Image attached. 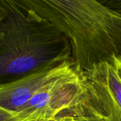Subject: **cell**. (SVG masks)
Segmentation results:
<instances>
[{
  "instance_id": "1",
  "label": "cell",
  "mask_w": 121,
  "mask_h": 121,
  "mask_svg": "<svg viewBox=\"0 0 121 121\" xmlns=\"http://www.w3.org/2000/svg\"><path fill=\"white\" fill-rule=\"evenodd\" d=\"M47 20L69 40L80 72L121 62V0H16Z\"/></svg>"
},
{
  "instance_id": "2",
  "label": "cell",
  "mask_w": 121,
  "mask_h": 121,
  "mask_svg": "<svg viewBox=\"0 0 121 121\" xmlns=\"http://www.w3.org/2000/svg\"><path fill=\"white\" fill-rule=\"evenodd\" d=\"M0 21V87L69 59L68 38L16 0H4Z\"/></svg>"
},
{
  "instance_id": "3",
  "label": "cell",
  "mask_w": 121,
  "mask_h": 121,
  "mask_svg": "<svg viewBox=\"0 0 121 121\" xmlns=\"http://www.w3.org/2000/svg\"><path fill=\"white\" fill-rule=\"evenodd\" d=\"M89 92L104 121H121V74L119 60L103 62L82 72Z\"/></svg>"
},
{
  "instance_id": "4",
  "label": "cell",
  "mask_w": 121,
  "mask_h": 121,
  "mask_svg": "<svg viewBox=\"0 0 121 121\" xmlns=\"http://www.w3.org/2000/svg\"><path fill=\"white\" fill-rule=\"evenodd\" d=\"M68 60L0 87V109L15 116L45 84L62 71Z\"/></svg>"
},
{
  "instance_id": "5",
  "label": "cell",
  "mask_w": 121,
  "mask_h": 121,
  "mask_svg": "<svg viewBox=\"0 0 121 121\" xmlns=\"http://www.w3.org/2000/svg\"><path fill=\"white\" fill-rule=\"evenodd\" d=\"M0 121H17L14 116L0 109Z\"/></svg>"
},
{
  "instance_id": "6",
  "label": "cell",
  "mask_w": 121,
  "mask_h": 121,
  "mask_svg": "<svg viewBox=\"0 0 121 121\" xmlns=\"http://www.w3.org/2000/svg\"><path fill=\"white\" fill-rule=\"evenodd\" d=\"M5 13H6V10H5L4 0H0V21L4 18Z\"/></svg>"
},
{
  "instance_id": "7",
  "label": "cell",
  "mask_w": 121,
  "mask_h": 121,
  "mask_svg": "<svg viewBox=\"0 0 121 121\" xmlns=\"http://www.w3.org/2000/svg\"><path fill=\"white\" fill-rule=\"evenodd\" d=\"M119 69H120V72H121V62L119 61Z\"/></svg>"
}]
</instances>
